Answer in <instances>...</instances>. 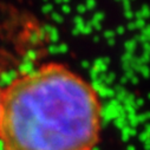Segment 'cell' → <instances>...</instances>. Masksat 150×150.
Wrapping results in <instances>:
<instances>
[{
  "label": "cell",
  "instance_id": "obj_1",
  "mask_svg": "<svg viewBox=\"0 0 150 150\" xmlns=\"http://www.w3.org/2000/svg\"><path fill=\"white\" fill-rule=\"evenodd\" d=\"M102 121L92 84L65 64L49 62L4 89L0 143L4 150H93Z\"/></svg>",
  "mask_w": 150,
  "mask_h": 150
},
{
  "label": "cell",
  "instance_id": "obj_2",
  "mask_svg": "<svg viewBox=\"0 0 150 150\" xmlns=\"http://www.w3.org/2000/svg\"><path fill=\"white\" fill-rule=\"evenodd\" d=\"M3 91H4V89H1V86H0V117H1V105H3Z\"/></svg>",
  "mask_w": 150,
  "mask_h": 150
}]
</instances>
